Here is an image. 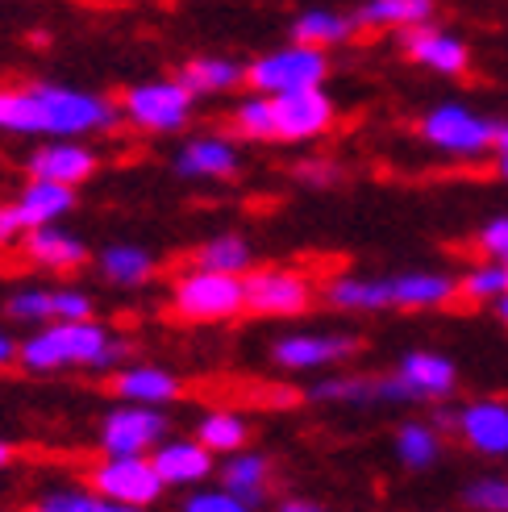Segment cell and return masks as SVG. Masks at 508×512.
Segmentation results:
<instances>
[{
	"instance_id": "38",
	"label": "cell",
	"mask_w": 508,
	"mask_h": 512,
	"mask_svg": "<svg viewBox=\"0 0 508 512\" xmlns=\"http://www.w3.org/2000/svg\"><path fill=\"white\" fill-rule=\"evenodd\" d=\"M50 304H55V321H84L96 317V300L84 288H50Z\"/></svg>"
},
{
	"instance_id": "45",
	"label": "cell",
	"mask_w": 508,
	"mask_h": 512,
	"mask_svg": "<svg viewBox=\"0 0 508 512\" xmlns=\"http://www.w3.org/2000/svg\"><path fill=\"white\" fill-rule=\"evenodd\" d=\"M492 309H496V317H500V321L508 325V292H504V296H500V300L492 304Z\"/></svg>"
},
{
	"instance_id": "27",
	"label": "cell",
	"mask_w": 508,
	"mask_h": 512,
	"mask_svg": "<svg viewBox=\"0 0 508 512\" xmlns=\"http://www.w3.org/2000/svg\"><path fill=\"white\" fill-rule=\"evenodd\" d=\"M392 450H396V463L404 471H429L442 458V450H446L442 446V429L429 425V421H404L396 429Z\"/></svg>"
},
{
	"instance_id": "12",
	"label": "cell",
	"mask_w": 508,
	"mask_h": 512,
	"mask_svg": "<svg viewBox=\"0 0 508 512\" xmlns=\"http://www.w3.org/2000/svg\"><path fill=\"white\" fill-rule=\"evenodd\" d=\"M400 50L409 55V63L434 71V75H446V80L467 75V67H471V46L459 34L434 25V21H421V25L400 30Z\"/></svg>"
},
{
	"instance_id": "44",
	"label": "cell",
	"mask_w": 508,
	"mask_h": 512,
	"mask_svg": "<svg viewBox=\"0 0 508 512\" xmlns=\"http://www.w3.org/2000/svg\"><path fill=\"white\" fill-rule=\"evenodd\" d=\"M13 458H17V450H13V442H5V438H0V471H5V467L13 463Z\"/></svg>"
},
{
	"instance_id": "1",
	"label": "cell",
	"mask_w": 508,
	"mask_h": 512,
	"mask_svg": "<svg viewBox=\"0 0 508 512\" xmlns=\"http://www.w3.org/2000/svg\"><path fill=\"white\" fill-rule=\"evenodd\" d=\"M121 121V105L67 84L0 88V134L17 138H92Z\"/></svg>"
},
{
	"instance_id": "37",
	"label": "cell",
	"mask_w": 508,
	"mask_h": 512,
	"mask_svg": "<svg viewBox=\"0 0 508 512\" xmlns=\"http://www.w3.org/2000/svg\"><path fill=\"white\" fill-rule=\"evenodd\" d=\"M184 512H250V504L238 496V492H230L221 483V488H188V496H184V504H180Z\"/></svg>"
},
{
	"instance_id": "40",
	"label": "cell",
	"mask_w": 508,
	"mask_h": 512,
	"mask_svg": "<svg viewBox=\"0 0 508 512\" xmlns=\"http://www.w3.org/2000/svg\"><path fill=\"white\" fill-rule=\"evenodd\" d=\"M292 175L300 179V184H313V188H334L338 179H342L338 163H329V159H300L292 167Z\"/></svg>"
},
{
	"instance_id": "14",
	"label": "cell",
	"mask_w": 508,
	"mask_h": 512,
	"mask_svg": "<svg viewBox=\"0 0 508 512\" xmlns=\"http://www.w3.org/2000/svg\"><path fill=\"white\" fill-rule=\"evenodd\" d=\"M25 171H30L34 179H59V184L80 188L100 171V155L84 138H50V142L30 150Z\"/></svg>"
},
{
	"instance_id": "11",
	"label": "cell",
	"mask_w": 508,
	"mask_h": 512,
	"mask_svg": "<svg viewBox=\"0 0 508 512\" xmlns=\"http://www.w3.org/2000/svg\"><path fill=\"white\" fill-rule=\"evenodd\" d=\"M271 105H275V142H288V146L317 142L338 121V100L325 92V84L271 96Z\"/></svg>"
},
{
	"instance_id": "3",
	"label": "cell",
	"mask_w": 508,
	"mask_h": 512,
	"mask_svg": "<svg viewBox=\"0 0 508 512\" xmlns=\"http://www.w3.org/2000/svg\"><path fill=\"white\" fill-rule=\"evenodd\" d=\"M171 313L188 325H221L246 313V275L192 267L171 284Z\"/></svg>"
},
{
	"instance_id": "29",
	"label": "cell",
	"mask_w": 508,
	"mask_h": 512,
	"mask_svg": "<svg viewBox=\"0 0 508 512\" xmlns=\"http://www.w3.org/2000/svg\"><path fill=\"white\" fill-rule=\"evenodd\" d=\"M438 0H367V5L354 9L359 25H371V30H409V25L434 21Z\"/></svg>"
},
{
	"instance_id": "20",
	"label": "cell",
	"mask_w": 508,
	"mask_h": 512,
	"mask_svg": "<svg viewBox=\"0 0 508 512\" xmlns=\"http://www.w3.org/2000/svg\"><path fill=\"white\" fill-rule=\"evenodd\" d=\"M325 300L338 313H388L396 309L392 275H334L325 284Z\"/></svg>"
},
{
	"instance_id": "35",
	"label": "cell",
	"mask_w": 508,
	"mask_h": 512,
	"mask_svg": "<svg viewBox=\"0 0 508 512\" xmlns=\"http://www.w3.org/2000/svg\"><path fill=\"white\" fill-rule=\"evenodd\" d=\"M5 317L17 321V325H46L55 321V304H50V288H17L9 300H5Z\"/></svg>"
},
{
	"instance_id": "17",
	"label": "cell",
	"mask_w": 508,
	"mask_h": 512,
	"mask_svg": "<svg viewBox=\"0 0 508 512\" xmlns=\"http://www.w3.org/2000/svg\"><path fill=\"white\" fill-rule=\"evenodd\" d=\"M396 375L404 379L409 404H442L454 396V388H459V367H454L446 354H434V350H409L396 363Z\"/></svg>"
},
{
	"instance_id": "2",
	"label": "cell",
	"mask_w": 508,
	"mask_h": 512,
	"mask_svg": "<svg viewBox=\"0 0 508 512\" xmlns=\"http://www.w3.org/2000/svg\"><path fill=\"white\" fill-rule=\"evenodd\" d=\"M130 346L117 338L109 325H100L96 317L84 321H46L30 329V338H21L17 346V367L30 375H59L67 367L84 371H117Z\"/></svg>"
},
{
	"instance_id": "8",
	"label": "cell",
	"mask_w": 508,
	"mask_h": 512,
	"mask_svg": "<svg viewBox=\"0 0 508 512\" xmlns=\"http://www.w3.org/2000/svg\"><path fill=\"white\" fill-rule=\"evenodd\" d=\"M171 433V421L163 404H142V400H121L109 408L100 421V454H150Z\"/></svg>"
},
{
	"instance_id": "32",
	"label": "cell",
	"mask_w": 508,
	"mask_h": 512,
	"mask_svg": "<svg viewBox=\"0 0 508 512\" xmlns=\"http://www.w3.org/2000/svg\"><path fill=\"white\" fill-rule=\"evenodd\" d=\"M230 121H234V130L250 142H275V105H271L267 92L250 88L246 96H238Z\"/></svg>"
},
{
	"instance_id": "22",
	"label": "cell",
	"mask_w": 508,
	"mask_h": 512,
	"mask_svg": "<svg viewBox=\"0 0 508 512\" xmlns=\"http://www.w3.org/2000/svg\"><path fill=\"white\" fill-rule=\"evenodd\" d=\"M392 292H396V309H446L459 296V279L450 271H396L392 275Z\"/></svg>"
},
{
	"instance_id": "33",
	"label": "cell",
	"mask_w": 508,
	"mask_h": 512,
	"mask_svg": "<svg viewBox=\"0 0 508 512\" xmlns=\"http://www.w3.org/2000/svg\"><path fill=\"white\" fill-rule=\"evenodd\" d=\"M38 512H121L109 496H100L92 483L88 488H50L34 500Z\"/></svg>"
},
{
	"instance_id": "4",
	"label": "cell",
	"mask_w": 508,
	"mask_h": 512,
	"mask_svg": "<svg viewBox=\"0 0 508 512\" xmlns=\"http://www.w3.org/2000/svg\"><path fill=\"white\" fill-rule=\"evenodd\" d=\"M496 134H500V121L475 113L463 100H442V105H434L417 121V138L450 159L488 155V150H496Z\"/></svg>"
},
{
	"instance_id": "16",
	"label": "cell",
	"mask_w": 508,
	"mask_h": 512,
	"mask_svg": "<svg viewBox=\"0 0 508 512\" xmlns=\"http://www.w3.org/2000/svg\"><path fill=\"white\" fill-rule=\"evenodd\" d=\"M150 458H155V467L163 475L167 488H200V483H209L217 475V454L205 446L192 433V438H167L150 450Z\"/></svg>"
},
{
	"instance_id": "30",
	"label": "cell",
	"mask_w": 508,
	"mask_h": 512,
	"mask_svg": "<svg viewBox=\"0 0 508 512\" xmlns=\"http://www.w3.org/2000/svg\"><path fill=\"white\" fill-rule=\"evenodd\" d=\"M196 438L205 442L217 458L234 454L250 442V421L242 413H230V408H213V413H205L196 421Z\"/></svg>"
},
{
	"instance_id": "10",
	"label": "cell",
	"mask_w": 508,
	"mask_h": 512,
	"mask_svg": "<svg viewBox=\"0 0 508 512\" xmlns=\"http://www.w3.org/2000/svg\"><path fill=\"white\" fill-rule=\"evenodd\" d=\"M363 350L359 334H334V329H292L271 342V363L279 371H321L350 363Z\"/></svg>"
},
{
	"instance_id": "36",
	"label": "cell",
	"mask_w": 508,
	"mask_h": 512,
	"mask_svg": "<svg viewBox=\"0 0 508 512\" xmlns=\"http://www.w3.org/2000/svg\"><path fill=\"white\" fill-rule=\"evenodd\" d=\"M471 512H508V475H479L463 488Z\"/></svg>"
},
{
	"instance_id": "26",
	"label": "cell",
	"mask_w": 508,
	"mask_h": 512,
	"mask_svg": "<svg viewBox=\"0 0 508 512\" xmlns=\"http://www.w3.org/2000/svg\"><path fill=\"white\" fill-rule=\"evenodd\" d=\"M96 271L109 279L113 288H142L155 275V254L134 242H109L96 254Z\"/></svg>"
},
{
	"instance_id": "41",
	"label": "cell",
	"mask_w": 508,
	"mask_h": 512,
	"mask_svg": "<svg viewBox=\"0 0 508 512\" xmlns=\"http://www.w3.org/2000/svg\"><path fill=\"white\" fill-rule=\"evenodd\" d=\"M25 234H30V229H25V221L17 217L13 200H9V204H0V250L21 246V238H25Z\"/></svg>"
},
{
	"instance_id": "25",
	"label": "cell",
	"mask_w": 508,
	"mask_h": 512,
	"mask_svg": "<svg viewBox=\"0 0 508 512\" xmlns=\"http://www.w3.org/2000/svg\"><path fill=\"white\" fill-rule=\"evenodd\" d=\"M313 404H338V408H384L379 375H325L309 383Z\"/></svg>"
},
{
	"instance_id": "13",
	"label": "cell",
	"mask_w": 508,
	"mask_h": 512,
	"mask_svg": "<svg viewBox=\"0 0 508 512\" xmlns=\"http://www.w3.org/2000/svg\"><path fill=\"white\" fill-rule=\"evenodd\" d=\"M454 438L479 458H508V404L496 396L467 400L454 413Z\"/></svg>"
},
{
	"instance_id": "19",
	"label": "cell",
	"mask_w": 508,
	"mask_h": 512,
	"mask_svg": "<svg viewBox=\"0 0 508 512\" xmlns=\"http://www.w3.org/2000/svg\"><path fill=\"white\" fill-rule=\"evenodd\" d=\"M21 250H25V259L46 267V271H75V267H84L92 259L88 242L80 234H71V229H63L59 221L30 229V234L21 238Z\"/></svg>"
},
{
	"instance_id": "43",
	"label": "cell",
	"mask_w": 508,
	"mask_h": 512,
	"mask_svg": "<svg viewBox=\"0 0 508 512\" xmlns=\"http://www.w3.org/2000/svg\"><path fill=\"white\" fill-rule=\"evenodd\" d=\"M279 508H284V512H321V504H317V500H300V496L284 500V504H279Z\"/></svg>"
},
{
	"instance_id": "5",
	"label": "cell",
	"mask_w": 508,
	"mask_h": 512,
	"mask_svg": "<svg viewBox=\"0 0 508 512\" xmlns=\"http://www.w3.org/2000/svg\"><path fill=\"white\" fill-rule=\"evenodd\" d=\"M329 50L313 46V42H288L275 46L267 55H259L254 63H246V88L267 92V96H284V92H300V88H321L329 80Z\"/></svg>"
},
{
	"instance_id": "24",
	"label": "cell",
	"mask_w": 508,
	"mask_h": 512,
	"mask_svg": "<svg viewBox=\"0 0 508 512\" xmlns=\"http://www.w3.org/2000/svg\"><path fill=\"white\" fill-rule=\"evenodd\" d=\"M180 80L196 96H225L246 84V63L225 59V55H196L180 67Z\"/></svg>"
},
{
	"instance_id": "21",
	"label": "cell",
	"mask_w": 508,
	"mask_h": 512,
	"mask_svg": "<svg viewBox=\"0 0 508 512\" xmlns=\"http://www.w3.org/2000/svg\"><path fill=\"white\" fill-rule=\"evenodd\" d=\"M13 209L25 221V229H38V225H55L75 209V188L59 184V179H34L13 196Z\"/></svg>"
},
{
	"instance_id": "46",
	"label": "cell",
	"mask_w": 508,
	"mask_h": 512,
	"mask_svg": "<svg viewBox=\"0 0 508 512\" xmlns=\"http://www.w3.org/2000/svg\"><path fill=\"white\" fill-rule=\"evenodd\" d=\"M496 167H500V175L508 179V150H504V155H496Z\"/></svg>"
},
{
	"instance_id": "6",
	"label": "cell",
	"mask_w": 508,
	"mask_h": 512,
	"mask_svg": "<svg viewBox=\"0 0 508 512\" xmlns=\"http://www.w3.org/2000/svg\"><path fill=\"white\" fill-rule=\"evenodd\" d=\"M196 92L175 75V80H142L121 92V117L142 134H180L196 113Z\"/></svg>"
},
{
	"instance_id": "18",
	"label": "cell",
	"mask_w": 508,
	"mask_h": 512,
	"mask_svg": "<svg viewBox=\"0 0 508 512\" xmlns=\"http://www.w3.org/2000/svg\"><path fill=\"white\" fill-rule=\"evenodd\" d=\"M109 392L117 400H142V404H175L184 396V379L155 367V363H121L109 371Z\"/></svg>"
},
{
	"instance_id": "39",
	"label": "cell",
	"mask_w": 508,
	"mask_h": 512,
	"mask_svg": "<svg viewBox=\"0 0 508 512\" xmlns=\"http://www.w3.org/2000/svg\"><path fill=\"white\" fill-rule=\"evenodd\" d=\"M475 246L484 259H496L508 267V217H492L479 225V234H475Z\"/></svg>"
},
{
	"instance_id": "42",
	"label": "cell",
	"mask_w": 508,
	"mask_h": 512,
	"mask_svg": "<svg viewBox=\"0 0 508 512\" xmlns=\"http://www.w3.org/2000/svg\"><path fill=\"white\" fill-rule=\"evenodd\" d=\"M17 346H21V342H17L13 334H9L5 325H0V371H5V367H13V363H17Z\"/></svg>"
},
{
	"instance_id": "15",
	"label": "cell",
	"mask_w": 508,
	"mask_h": 512,
	"mask_svg": "<svg viewBox=\"0 0 508 512\" xmlns=\"http://www.w3.org/2000/svg\"><path fill=\"white\" fill-rule=\"evenodd\" d=\"M175 175L205 179V184H230L242 175V150L225 134H196L175 150Z\"/></svg>"
},
{
	"instance_id": "7",
	"label": "cell",
	"mask_w": 508,
	"mask_h": 512,
	"mask_svg": "<svg viewBox=\"0 0 508 512\" xmlns=\"http://www.w3.org/2000/svg\"><path fill=\"white\" fill-rule=\"evenodd\" d=\"M88 483L100 496H109L121 512H142L159 504L167 492L150 454H100V463L88 467Z\"/></svg>"
},
{
	"instance_id": "31",
	"label": "cell",
	"mask_w": 508,
	"mask_h": 512,
	"mask_svg": "<svg viewBox=\"0 0 508 512\" xmlns=\"http://www.w3.org/2000/svg\"><path fill=\"white\" fill-rule=\"evenodd\" d=\"M196 267H209V271H230V275H246L254 267V250L242 234H213L196 246Z\"/></svg>"
},
{
	"instance_id": "34",
	"label": "cell",
	"mask_w": 508,
	"mask_h": 512,
	"mask_svg": "<svg viewBox=\"0 0 508 512\" xmlns=\"http://www.w3.org/2000/svg\"><path fill=\"white\" fill-rule=\"evenodd\" d=\"M459 288H463V296H471L479 304H496L508 292V267L496 263V259H484V263H475V267L463 271Z\"/></svg>"
},
{
	"instance_id": "28",
	"label": "cell",
	"mask_w": 508,
	"mask_h": 512,
	"mask_svg": "<svg viewBox=\"0 0 508 512\" xmlns=\"http://www.w3.org/2000/svg\"><path fill=\"white\" fill-rule=\"evenodd\" d=\"M363 25L354 13H334V9H304L296 21H292V38L296 42H313V46H342L359 34Z\"/></svg>"
},
{
	"instance_id": "9",
	"label": "cell",
	"mask_w": 508,
	"mask_h": 512,
	"mask_svg": "<svg viewBox=\"0 0 508 512\" xmlns=\"http://www.w3.org/2000/svg\"><path fill=\"white\" fill-rule=\"evenodd\" d=\"M313 279L296 267H250L246 271V313L254 317H300L313 309Z\"/></svg>"
},
{
	"instance_id": "23",
	"label": "cell",
	"mask_w": 508,
	"mask_h": 512,
	"mask_svg": "<svg viewBox=\"0 0 508 512\" xmlns=\"http://www.w3.org/2000/svg\"><path fill=\"white\" fill-rule=\"evenodd\" d=\"M217 475H221L225 488L238 492L250 504V512L267 504V483H271V458L267 454L242 446L234 454H225V463L217 467Z\"/></svg>"
}]
</instances>
